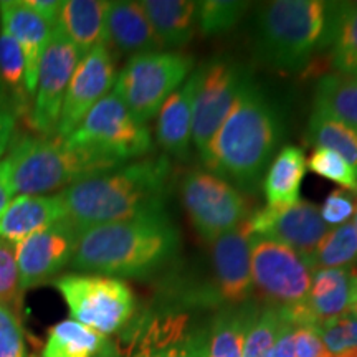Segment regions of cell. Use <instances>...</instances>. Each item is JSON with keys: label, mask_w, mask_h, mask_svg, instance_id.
Segmentation results:
<instances>
[{"label": "cell", "mask_w": 357, "mask_h": 357, "mask_svg": "<svg viewBox=\"0 0 357 357\" xmlns=\"http://www.w3.org/2000/svg\"><path fill=\"white\" fill-rule=\"evenodd\" d=\"M73 321L101 336L128 324L134 314V294L123 280L102 275H65L55 281Z\"/></svg>", "instance_id": "52a82bcc"}, {"label": "cell", "mask_w": 357, "mask_h": 357, "mask_svg": "<svg viewBox=\"0 0 357 357\" xmlns=\"http://www.w3.org/2000/svg\"><path fill=\"white\" fill-rule=\"evenodd\" d=\"M114 58L108 45H100L78 61L66 89L63 108L58 121V137H68L79 126L89 109L114 86Z\"/></svg>", "instance_id": "9a60e30c"}, {"label": "cell", "mask_w": 357, "mask_h": 357, "mask_svg": "<svg viewBox=\"0 0 357 357\" xmlns=\"http://www.w3.org/2000/svg\"><path fill=\"white\" fill-rule=\"evenodd\" d=\"M98 357H207V333H185V318L153 321L126 352L106 351Z\"/></svg>", "instance_id": "ac0fdd59"}, {"label": "cell", "mask_w": 357, "mask_h": 357, "mask_svg": "<svg viewBox=\"0 0 357 357\" xmlns=\"http://www.w3.org/2000/svg\"><path fill=\"white\" fill-rule=\"evenodd\" d=\"M253 287L271 306L301 305L310 293L314 266L287 245L261 235H250Z\"/></svg>", "instance_id": "ba28073f"}, {"label": "cell", "mask_w": 357, "mask_h": 357, "mask_svg": "<svg viewBox=\"0 0 357 357\" xmlns=\"http://www.w3.org/2000/svg\"><path fill=\"white\" fill-rule=\"evenodd\" d=\"M202 78V68L189 75L159 111L158 141L167 154L185 158L192 141V121H194L195 95Z\"/></svg>", "instance_id": "ffe728a7"}, {"label": "cell", "mask_w": 357, "mask_h": 357, "mask_svg": "<svg viewBox=\"0 0 357 357\" xmlns=\"http://www.w3.org/2000/svg\"><path fill=\"white\" fill-rule=\"evenodd\" d=\"M248 223L227 231L212 242V261L215 270L218 296L229 306L243 305L253 289L252 255H250Z\"/></svg>", "instance_id": "e0dca14e"}, {"label": "cell", "mask_w": 357, "mask_h": 357, "mask_svg": "<svg viewBox=\"0 0 357 357\" xmlns=\"http://www.w3.org/2000/svg\"><path fill=\"white\" fill-rule=\"evenodd\" d=\"M354 225H356V230H357V205H356V213H354Z\"/></svg>", "instance_id": "f6af8a7d"}, {"label": "cell", "mask_w": 357, "mask_h": 357, "mask_svg": "<svg viewBox=\"0 0 357 357\" xmlns=\"http://www.w3.org/2000/svg\"><path fill=\"white\" fill-rule=\"evenodd\" d=\"M192 60L176 52H147L132 55L116 78L113 93L137 123L146 124L167 98L189 78Z\"/></svg>", "instance_id": "8992f818"}, {"label": "cell", "mask_w": 357, "mask_h": 357, "mask_svg": "<svg viewBox=\"0 0 357 357\" xmlns=\"http://www.w3.org/2000/svg\"><path fill=\"white\" fill-rule=\"evenodd\" d=\"M82 231L68 217L15 243L24 291L50 281L71 261Z\"/></svg>", "instance_id": "4fadbf2b"}, {"label": "cell", "mask_w": 357, "mask_h": 357, "mask_svg": "<svg viewBox=\"0 0 357 357\" xmlns=\"http://www.w3.org/2000/svg\"><path fill=\"white\" fill-rule=\"evenodd\" d=\"M182 202L192 225L207 242L242 225L247 217L243 195L225 178L208 171H192L182 181Z\"/></svg>", "instance_id": "30bf717a"}, {"label": "cell", "mask_w": 357, "mask_h": 357, "mask_svg": "<svg viewBox=\"0 0 357 357\" xmlns=\"http://www.w3.org/2000/svg\"><path fill=\"white\" fill-rule=\"evenodd\" d=\"M319 47L331 48L337 73L357 75V2H326V25Z\"/></svg>", "instance_id": "cb8c5ba5"}, {"label": "cell", "mask_w": 357, "mask_h": 357, "mask_svg": "<svg viewBox=\"0 0 357 357\" xmlns=\"http://www.w3.org/2000/svg\"><path fill=\"white\" fill-rule=\"evenodd\" d=\"M307 171L305 151L296 146H287L270 164L263 178V192L268 207H287L300 200L303 177Z\"/></svg>", "instance_id": "d4e9b609"}, {"label": "cell", "mask_w": 357, "mask_h": 357, "mask_svg": "<svg viewBox=\"0 0 357 357\" xmlns=\"http://www.w3.org/2000/svg\"><path fill=\"white\" fill-rule=\"evenodd\" d=\"M22 296L15 243L0 238V306L17 316L22 310Z\"/></svg>", "instance_id": "e575fe53"}, {"label": "cell", "mask_w": 357, "mask_h": 357, "mask_svg": "<svg viewBox=\"0 0 357 357\" xmlns=\"http://www.w3.org/2000/svg\"><path fill=\"white\" fill-rule=\"evenodd\" d=\"M250 3L238 0H204L195 2V24L204 35H218L234 29Z\"/></svg>", "instance_id": "d6a6232c"}, {"label": "cell", "mask_w": 357, "mask_h": 357, "mask_svg": "<svg viewBox=\"0 0 357 357\" xmlns=\"http://www.w3.org/2000/svg\"><path fill=\"white\" fill-rule=\"evenodd\" d=\"M281 323L283 316L278 307L270 306L258 312L245 339L243 357H270Z\"/></svg>", "instance_id": "836d02e7"}, {"label": "cell", "mask_w": 357, "mask_h": 357, "mask_svg": "<svg viewBox=\"0 0 357 357\" xmlns=\"http://www.w3.org/2000/svg\"><path fill=\"white\" fill-rule=\"evenodd\" d=\"M17 108L7 89L0 83V158L7 153L12 142L13 129H15Z\"/></svg>", "instance_id": "60d3db41"}, {"label": "cell", "mask_w": 357, "mask_h": 357, "mask_svg": "<svg viewBox=\"0 0 357 357\" xmlns=\"http://www.w3.org/2000/svg\"><path fill=\"white\" fill-rule=\"evenodd\" d=\"M106 33L108 43L123 53L158 52L162 47L147 19L141 2L118 0L109 2L106 13Z\"/></svg>", "instance_id": "7402d4cb"}, {"label": "cell", "mask_w": 357, "mask_h": 357, "mask_svg": "<svg viewBox=\"0 0 357 357\" xmlns=\"http://www.w3.org/2000/svg\"><path fill=\"white\" fill-rule=\"evenodd\" d=\"M24 3L29 8H32L37 15L42 17L45 22L55 26L63 2H60V0H24Z\"/></svg>", "instance_id": "7bdbcfd3"}, {"label": "cell", "mask_w": 357, "mask_h": 357, "mask_svg": "<svg viewBox=\"0 0 357 357\" xmlns=\"http://www.w3.org/2000/svg\"><path fill=\"white\" fill-rule=\"evenodd\" d=\"M357 306V271L354 268L316 270L311 288L301 305L283 307V318L294 326H319L354 312Z\"/></svg>", "instance_id": "2e32d148"}, {"label": "cell", "mask_w": 357, "mask_h": 357, "mask_svg": "<svg viewBox=\"0 0 357 357\" xmlns=\"http://www.w3.org/2000/svg\"><path fill=\"white\" fill-rule=\"evenodd\" d=\"M0 83L7 89L15 105L17 113L26 108L29 91L25 84L24 53L6 29H0Z\"/></svg>", "instance_id": "1f68e13d"}, {"label": "cell", "mask_w": 357, "mask_h": 357, "mask_svg": "<svg viewBox=\"0 0 357 357\" xmlns=\"http://www.w3.org/2000/svg\"><path fill=\"white\" fill-rule=\"evenodd\" d=\"M307 167L318 176L357 195V174L339 154L323 147H314L307 159Z\"/></svg>", "instance_id": "d590c367"}, {"label": "cell", "mask_w": 357, "mask_h": 357, "mask_svg": "<svg viewBox=\"0 0 357 357\" xmlns=\"http://www.w3.org/2000/svg\"><path fill=\"white\" fill-rule=\"evenodd\" d=\"M63 218L66 208L60 194L17 195L0 212V238L19 243Z\"/></svg>", "instance_id": "44dd1931"}, {"label": "cell", "mask_w": 357, "mask_h": 357, "mask_svg": "<svg viewBox=\"0 0 357 357\" xmlns=\"http://www.w3.org/2000/svg\"><path fill=\"white\" fill-rule=\"evenodd\" d=\"M307 141L341 155L357 174V131L347 124L312 109L307 126Z\"/></svg>", "instance_id": "f546056e"}, {"label": "cell", "mask_w": 357, "mask_h": 357, "mask_svg": "<svg viewBox=\"0 0 357 357\" xmlns=\"http://www.w3.org/2000/svg\"><path fill=\"white\" fill-rule=\"evenodd\" d=\"M356 261L357 230L354 222H346L329 230L311 257L314 270L349 268Z\"/></svg>", "instance_id": "4dcf8cb0"}, {"label": "cell", "mask_w": 357, "mask_h": 357, "mask_svg": "<svg viewBox=\"0 0 357 357\" xmlns=\"http://www.w3.org/2000/svg\"><path fill=\"white\" fill-rule=\"evenodd\" d=\"M257 314L255 306L245 303L218 312L207 333V357H243L245 339Z\"/></svg>", "instance_id": "4316f807"}, {"label": "cell", "mask_w": 357, "mask_h": 357, "mask_svg": "<svg viewBox=\"0 0 357 357\" xmlns=\"http://www.w3.org/2000/svg\"><path fill=\"white\" fill-rule=\"evenodd\" d=\"M314 111L357 131V75L328 73L316 84Z\"/></svg>", "instance_id": "83f0119b"}, {"label": "cell", "mask_w": 357, "mask_h": 357, "mask_svg": "<svg viewBox=\"0 0 357 357\" xmlns=\"http://www.w3.org/2000/svg\"><path fill=\"white\" fill-rule=\"evenodd\" d=\"M294 352H296V357H331L323 339L312 326H296Z\"/></svg>", "instance_id": "ab89813d"}, {"label": "cell", "mask_w": 357, "mask_h": 357, "mask_svg": "<svg viewBox=\"0 0 357 357\" xmlns=\"http://www.w3.org/2000/svg\"><path fill=\"white\" fill-rule=\"evenodd\" d=\"M13 194H15V192H13L10 184H8L6 172H3L2 164H0V212L6 211V207L13 199Z\"/></svg>", "instance_id": "ee69618b"}, {"label": "cell", "mask_w": 357, "mask_h": 357, "mask_svg": "<svg viewBox=\"0 0 357 357\" xmlns=\"http://www.w3.org/2000/svg\"><path fill=\"white\" fill-rule=\"evenodd\" d=\"M294 331H296V326L283 318L270 357H296V352H294Z\"/></svg>", "instance_id": "b9f144b4"}, {"label": "cell", "mask_w": 357, "mask_h": 357, "mask_svg": "<svg viewBox=\"0 0 357 357\" xmlns=\"http://www.w3.org/2000/svg\"><path fill=\"white\" fill-rule=\"evenodd\" d=\"M326 25V2L276 0L263 8L257 24V47L266 63L298 70L319 47Z\"/></svg>", "instance_id": "5b68a950"}, {"label": "cell", "mask_w": 357, "mask_h": 357, "mask_svg": "<svg viewBox=\"0 0 357 357\" xmlns=\"http://www.w3.org/2000/svg\"><path fill=\"white\" fill-rule=\"evenodd\" d=\"M281 136L275 106L248 79L230 114L213 137L205 166L247 192L260 185Z\"/></svg>", "instance_id": "3957f363"}, {"label": "cell", "mask_w": 357, "mask_h": 357, "mask_svg": "<svg viewBox=\"0 0 357 357\" xmlns=\"http://www.w3.org/2000/svg\"><path fill=\"white\" fill-rule=\"evenodd\" d=\"M319 337L331 357L346 354L357 349V316L347 312L344 316L329 319L316 326Z\"/></svg>", "instance_id": "8d00e7d4"}, {"label": "cell", "mask_w": 357, "mask_h": 357, "mask_svg": "<svg viewBox=\"0 0 357 357\" xmlns=\"http://www.w3.org/2000/svg\"><path fill=\"white\" fill-rule=\"evenodd\" d=\"M147 19L162 47H182L194 37L195 2L187 0H142Z\"/></svg>", "instance_id": "484cf974"}, {"label": "cell", "mask_w": 357, "mask_h": 357, "mask_svg": "<svg viewBox=\"0 0 357 357\" xmlns=\"http://www.w3.org/2000/svg\"><path fill=\"white\" fill-rule=\"evenodd\" d=\"M66 139L73 144L91 147L121 164L142 158L153 147L147 128L132 118L114 93L96 102Z\"/></svg>", "instance_id": "9c48e42d"}, {"label": "cell", "mask_w": 357, "mask_h": 357, "mask_svg": "<svg viewBox=\"0 0 357 357\" xmlns=\"http://www.w3.org/2000/svg\"><path fill=\"white\" fill-rule=\"evenodd\" d=\"M108 339L73 319L48 329L42 357H98L108 347Z\"/></svg>", "instance_id": "f1b7e54d"}, {"label": "cell", "mask_w": 357, "mask_h": 357, "mask_svg": "<svg viewBox=\"0 0 357 357\" xmlns=\"http://www.w3.org/2000/svg\"><path fill=\"white\" fill-rule=\"evenodd\" d=\"M0 357H29L24 329L19 318L2 306H0Z\"/></svg>", "instance_id": "74e56055"}, {"label": "cell", "mask_w": 357, "mask_h": 357, "mask_svg": "<svg viewBox=\"0 0 357 357\" xmlns=\"http://www.w3.org/2000/svg\"><path fill=\"white\" fill-rule=\"evenodd\" d=\"M354 312H356V316H357V306H356V310H354Z\"/></svg>", "instance_id": "bcb514c9"}, {"label": "cell", "mask_w": 357, "mask_h": 357, "mask_svg": "<svg viewBox=\"0 0 357 357\" xmlns=\"http://www.w3.org/2000/svg\"><path fill=\"white\" fill-rule=\"evenodd\" d=\"M356 205V194L344 189H336L321 205V218L328 227H339L349 222V218L354 215Z\"/></svg>", "instance_id": "f35d334b"}, {"label": "cell", "mask_w": 357, "mask_h": 357, "mask_svg": "<svg viewBox=\"0 0 357 357\" xmlns=\"http://www.w3.org/2000/svg\"><path fill=\"white\" fill-rule=\"evenodd\" d=\"M0 160L13 192L20 195H48L98 174L123 166L119 160L66 137L20 136Z\"/></svg>", "instance_id": "277c9868"}, {"label": "cell", "mask_w": 357, "mask_h": 357, "mask_svg": "<svg viewBox=\"0 0 357 357\" xmlns=\"http://www.w3.org/2000/svg\"><path fill=\"white\" fill-rule=\"evenodd\" d=\"M0 25L12 35L24 53L25 84L29 95H33L37 88L38 66L53 26L37 15L24 0H2L0 2Z\"/></svg>", "instance_id": "d6986e66"}, {"label": "cell", "mask_w": 357, "mask_h": 357, "mask_svg": "<svg viewBox=\"0 0 357 357\" xmlns=\"http://www.w3.org/2000/svg\"><path fill=\"white\" fill-rule=\"evenodd\" d=\"M177 227L164 212L105 223L79 235L71 258L75 270L102 276H144L176 257Z\"/></svg>", "instance_id": "7a4b0ae2"}, {"label": "cell", "mask_w": 357, "mask_h": 357, "mask_svg": "<svg viewBox=\"0 0 357 357\" xmlns=\"http://www.w3.org/2000/svg\"><path fill=\"white\" fill-rule=\"evenodd\" d=\"M248 79V73L231 61H213L202 68L194 102L192 141L204 160Z\"/></svg>", "instance_id": "8fae6325"}, {"label": "cell", "mask_w": 357, "mask_h": 357, "mask_svg": "<svg viewBox=\"0 0 357 357\" xmlns=\"http://www.w3.org/2000/svg\"><path fill=\"white\" fill-rule=\"evenodd\" d=\"M247 223L252 234L287 245L310 261L321 240L329 231V227L321 218L319 208L301 199L287 207L266 205L253 213Z\"/></svg>", "instance_id": "5bb4252c"}, {"label": "cell", "mask_w": 357, "mask_h": 357, "mask_svg": "<svg viewBox=\"0 0 357 357\" xmlns=\"http://www.w3.org/2000/svg\"><path fill=\"white\" fill-rule=\"evenodd\" d=\"M171 164L167 155L139 159L60 192L66 217L79 231L105 223L164 212Z\"/></svg>", "instance_id": "6da1fadb"}, {"label": "cell", "mask_w": 357, "mask_h": 357, "mask_svg": "<svg viewBox=\"0 0 357 357\" xmlns=\"http://www.w3.org/2000/svg\"><path fill=\"white\" fill-rule=\"evenodd\" d=\"M108 7L109 2L105 0H65L61 3L55 26L75 45L82 58L93 48L108 45Z\"/></svg>", "instance_id": "603a6c76"}, {"label": "cell", "mask_w": 357, "mask_h": 357, "mask_svg": "<svg viewBox=\"0 0 357 357\" xmlns=\"http://www.w3.org/2000/svg\"><path fill=\"white\" fill-rule=\"evenodd\" d=\"M82 60L75 45L53 26L52 37L45 48L38 66L33 106L30 109V124L43 136H55L58 121L70 79Z\"/></svg>", "instance_id": "7c38bea8"}]
</instances>
